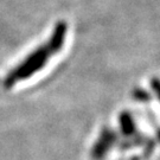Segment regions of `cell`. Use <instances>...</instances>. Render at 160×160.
Instances as JSON below:
<instances>
[{"mask_svg":"<svg viewBox=\"0 0 160 160\" xmlns=\"http://www.w3.org/2000/svg\"><path fill=\"white\" fill-rule=\"evenodd\" d=\"M151 84H152V88L155 92V94L160 98V80L159 78H153V80L151 81Z\"/></svg>","mask_w":160,"mask_h":160,"instance_id":"cell-2","label":"cell"},{"mask_svg":"<svg viewBox=\"0 0 160 160\" xmlns=\"http://www.w3.org/2000/svg\"><path fill=\"white\" fill-rule=\"evenodd\" d=\"M67 36L68 24L64 20H59L55 24L48 40L34 48L6 75L4 82L6 88H11L18 82L28 80L34 74L43 70L55 55L63 50Z\"/></svg>","mask_w":160,"mask_h":160,"instance_id":"cell-1","label":"cell"}]
</instances>
